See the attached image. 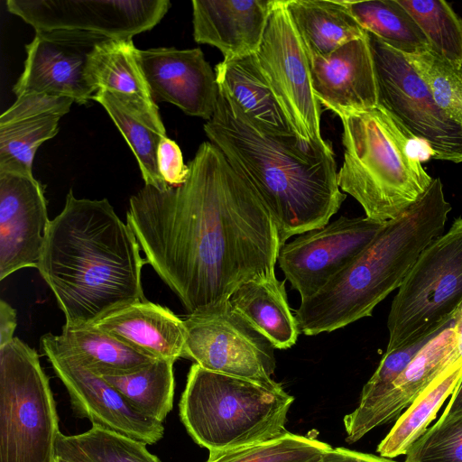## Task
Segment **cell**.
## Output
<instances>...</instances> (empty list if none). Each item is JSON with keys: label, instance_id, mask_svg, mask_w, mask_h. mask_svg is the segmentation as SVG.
Wrapping results in <instances>:
<instances>
[{"label": "cell", "instance_id": "1", "mask_svg": "<svg viewBox=\"0 0 462 462\" xmlns=\"http://www.w3.org/2000/svg\"><path fill=\"white\" fill-rule=\"evenodd\" d=\"M180 186L144 185L126 224L188 315L229 298L243 282L274 274L282 247L269 210L212 143H202Z\"/></svg>", "mask_w": 462, "mask_h": 462}, {"label": "cell", "instance_id": "2", "mask_svg": "<svg viewBox=\"0 0 462 462\" xmlns=\"http://www.w3.org/2000/svg\"><path fill=\"white\" fill-rule=\"evenodd\" d=\"M134 232L106 199H77L72 189L47 228L37 269L65 316V325H94L146 300Z\"/></svg>", "mask_w": 462, "mask_h": 462}, {"label": "cell", "instance_id": "3", "mask_svg": "<svg viewBox=\"0 0 462 462\" xmlns=\"http://www.w3.org/2000/svg\"><path fill=\"white\" fill-rule=\"evenodd\" d=\"M204 131L265 205L282 246L292 236L328 224L346 198L337 184L332 148L317 150L263 134L219 88Z\"/></svg>", "mask_w": 462, "mask_h": 462}, {"label": "cell", "instance_id": "4", "mask_svg": "<svg viewBox=\"0 0 462 462\" xmlns=\"http://www.w3.org/2000/svg\"><path fill=\"white\" fill-rule=\"evenodd\" d=\"M452 207L439 178L399 217L386 221L372 243L314 295L300 300V331L316 336L372 316L398 289L421 252L443 234Z\"/></svg>", "mask_w": 462, "mask_h": 462}, {"label": "cell", "instance_id": "5", "mask_svg": "<svg viewBox=\"0 0 462 462\" xmlns=\"http://www.w3.org/2000/svg\"><path fill=\"white\" fill-rule=\"evenodd\" d=\"M332 112L341 120L345 147L337 184L365 217L386 222L420 200L433 180L421 164L433 156L429 144L378 105Z\"/></svg>", "mask_w": 462, "mask_h": 462}, {"label": "cell", "instance_id": "6", "mask_svg": "<svg viewBox=\"0 0 462 462\" xmlns=\"http://www.w3.org/2000/svg\"><path fill=\"white\" fill-rule=\"evenodd\" d=\"M294 397L282 385L207 370L194 363L180 401L188 433L210 451L232 449L280 437Z\"/></svg>", "mask_w": 462, "mask_h": 462}, {"label": "cell", "instance_id": "7", "mask_svg": "<svg viewBox=\"0 0 462 462\" xmlns=\"http://www.w3.org/2000/svg\"><path fill=\"white\" fill-rule=\"evenodd\" d=\"M59 434L49 377L14 337L0 347V462H53Z\"/></svg>", "mask_w": 462, "mask_h": 462}, {"label": "cell", "instance_id": "8", "mask_svg": "<svg viewBox=\"0 0 462 462\" xmlns=\"http://www.w3.org/2000/svg\"><path fill=\"white\" fill-rule=\"evenodd\" d=\"M462 303V217L421 252L398 288L386 351L439 334Z\"/></svg>", "mask_w": 462, "mask_h": 462}, {"label": "cell", "instance_id": "9", "mask_svg": "<svg viewBox=\"0 0 462 462\" xmlns=\"http://www.w3.org/2000/svg\"><path fill=\"white\" fill-rule=\"evenodd\" d=\"M377 105L411 134L427 143L437 160L462 162V125L436 104L406 56L367 32Z\"/></svg>", "mask_w": 462, "mask_h": 462}, {"label": "cell", "instance_id": "10", "mask_svg": "<svg viewBox=\"0 0 462 462\" xmlns=\"http://www.w3.org/2000/svg\"><path fill=\"white\" fill-rule=\"evenodd\" d=\"M184 358L201 367L278 387L272 375L275 347L236 312L228 299L183 319Z\"/></svg>", "mask_w": 462, "mask_h": 462}, {"label": "cell", "instance_id": "11", "mask_svg": "<svg viewBox=\"0 0 462 462\" xmlns=\"http://www.w3.org/2000/svg\"><path fill=\"white\" fill-rule=\"evenodd\" d=\"M255 57L300 139L313 149H331L321 136V105L314 93L306 49L284 0L276 1Z\"/></svg>", "mask_w": 462, "mask_h": 462}, {"label": "cell", "instance_id": "12", "mask_svg": "<svg viewBox=\"0 0 462 462\" xmlns=\"http://www.w3.org/2000/svg\"><path fill=\"white\" fill-rule=\"evenodd\" d=\"M7 10L35 32L59 31L109 40H131L152 29L169 0H7Z\"/></svg>", "mask_w": 462, "mask_h": 462}, {"label": "cell", "instance_id": "13", "mask_svg": "<svg viewBox=\"0 0 462 462\" xmlns=\"http://www.w3.org/2000/svg\"><path fill=\"white\" fill-rule=\"evenodd\" d=\"M384 224L365 216L339 217L285 243L277 262L301 300L309 298L361 254Z\"/></svg>", "mask_w": 462, "mask_h": 462}, {"label": "cell", "instance_id": "14", "mask_svg": "<svg viewBox=\"0 0 462 462\" xmlns=\"http://www.w3.org/2000/svg\"><path fill=\"white\" fill-rule=\"evenodd\" d=\"M41 346L66 387L79 417L145 445L154 444L163 437L162 422L141 413L104 378L57 349L47 334L42 337Z\"/></svg>", "mask_w": 462, "mask_h": 462}, {"label": "cell", "instance_id": "15", "mask_svg": "<svg viewBox=\"0 0 462 462\" xmlns=\"http://www.w3.org/2000/svg\"><path fill=\"white\" fill-rule=\"evenodd\" d=\"M106 40L79 32H35L25 45L23 70L13 88L16 97L35 94L69 97L78 104L92 100L96 90L88 78V61Z\"/></svg>", "mask_w": 462, "mask_h": 462}, {"label": "cell", "instance_id": "16", "mask_svg": "<svg viewBox=\"0 0 462 462\" xmlns=\"http://www.w3.org/2000/svg\"><path fill=\"white\" fill-rule=\"evenodd\" d=\"M51 220L32 173L0 171V280L38 265Z\"/></svg>", "mask_w": 462, "mask_h": 462}, {"label": "cell", "instance_id": "17", "mask_svg": "<svg viewBox=\"0 0 462 462\" xmlns=\"http://www.w3.org/2000/svg\"><path fill=\"white\" fill-rule=\"evenodd\" d=\"M138 59L153 99L210 120L218 96L216 74L199 48L139 50Z\"/></svg>", "mask_w": 462, "mask_h": 462}, {"label": "cell", "instance_id": "18", "mask_svg": "<svg viewBox=\"0 0 462 462\" xmlns=\"http://www.w3.org/2000/svg\"><path fill=\"white\" fill-rule=\"evenodd\" d=\"M457 360L451 322L423 346L383 396L344 417L346 441L355 443L375 427L393 420Z\"/></svg>", "mask_w": 462, "mask_h": 462}, {"label": "cell", "instance_id": "19", "mask_svg": "<svg viewBox=\"0 0 462 462\" xmlns=\"http://www.w3.org/2000/svg\"><path fill=\"white\" fill-rule=\"evenodd\" d=\"M314 93L328 110H364L377 106V87L368 35L332 53L308 56Z\"/></svg>", "mask_w": 462, "mask_h": 462}, {"label": "cell", "instance_id": "20", "mask_svg": "<svg viewBox=\"0 0 462 462\" xmlns=\"http://www.w3.org/2000/svg\"><path fill=\"white\" fill-rule=\"evenodd\" d=\"M277 0H193V38L224 60L255 54Z\"/></svg>", "mask_w": 462, "mask_h": 462}, {"label": "cell", "instance_id": "21", "mask_svg": "<svg viewBox=\"0 0 462 462\" xmlns=\"http://www.w3.org/2000/svg\"><path fill=\"white\" fill-rule=\"evenodd\" d=\"M74 100L49 95H24L0 116V171L32 173L39 146L54 137L59 121Z\"/></svg>", "mask_w": 462, "mask_h": 462}, {"label": "cell", "instance_id": "22", "mask_svg": "<svg viewBox=\"0 0 462 462\" xmlns=\"http://www.w3.org/2000/svg\"><path fill=\"white\" fill-rule=\"evenodd\" d=\"M215 74L219 89L257 131L278 140L306 144L263 74L255 54L223 60L216 65Z\"/></svg>", "mask_w": 462, "mask_h": 462}, {"label": "cell", "instance_id": "23", "mask_svg": "<svg viewBox=\"0 0 462 462\" xmlns=\"http://www.w3.org/2000/svg\"><path fill=\"white\" fill-rule=\"evenodd\" d=\"M94 325L150 358L175 362L185 356L183 319L147 300L120 309Z\"/></svg>", "mask_w": 462, "mask_h": 462}, {"label": "cell", "instance_id": "24", "mask_svg": "<svg viewBox=\"0 0 462 462\" xmlns=\"http://www.w3.org/2000/svg\"><path fill=\"white\" fill-rule=\"evenodd\" d=\"M133 40H106L89 55L87 74L97 91L105 90L164 126L150 91Z\"/></svg>", "mask_w": 462, "mask_h": 462}, {"label": "cell", "instance_id": "25", "mask_svg": "<svg viewBox=\"0 0 462 462\" xmlns=\"http://www.w3.org/2000/svg\"><path fill=\"white\" fill-rule=\"evenodd\" d=\"M228 302L275 348L287 349L296 343L300 331L288 303L285 280L279 281L275 273L243 282Z\"/></svg>", "mask_w": 462, "mask_h": 462}, {"label": "cell", "instance_id": "26", "mask_svg": "<svg viewBox=\"0 0 462 462\" xmlns=\"http://www.w3.org/2000/svg\"><path fill=\"white\" fill-rule=\"evenodd\" d=\"M308 56L324 57L366 36L344 0H284Z\"/></svg>", "mask_w": 462, "mask_h": 462}, {"label": "cell", "instance_id": "27", "mask_svg": "<svg viewBox=\"0 0 462 462\" xmlns=\"http://www.w3.org/2000/svg\"><path fill=\"white\" fill-rule=\"evenodd\" d=\"M47 336L57 349L99 376L130 374L155 360L136 352L95 325H64L60 335L48 333Z\"/></svg>", "mask_w": 462, "mask_h": 462}, {"label": "cell", "instance_id": "28", "mask_svg": "<svg viewBox=\"0 0 462 462\" xmlns=\"http://www.w3.org/2000/svg\"><path fill=\"white\" fill-rule=\"evenodd\" d=\"M462 379V359L444 370L401 414L380 442L381 457L393 458L406 455L413 443L424 434L430 423Z\"/></svg>", "mask_w": 462, "mask_h": 462}, {"label": "cell", "instance_id": "29", "mask_svg": "<svg viewBox=\"0 0 462 462\" xmlns=\"http://www.w3.org/2000/svg\"><path fill=\"white\" fill-rule=\"evenodd\" d=\"M107 112L133 151L144 185L164 191L170 189L159 173L157 150L161 140L167 136L164 126H160L131 106L107 91L98 90L93 99Z\"/></svg>", "mask_w": 462, "mask_h": 462}, {"label": "cell", "instance_id": "30", "mask_svg": "<svg viewBox=\"0 0 462 462\" xmlns=\"http://www.w3.org/2000/svg\"><path fill=\"white\" fill-rule=\"evenodd\" d=\"M344 2L365 32L393 49L404 55L430 49L427 37L398 0Z\"/></svg>", "mask_w": 462, "mask_h": 462}, {"label": "cell", "instance_id": "31", "mask_svg": "<svg viewBox=\"0 0 462 462\" xmlns=\"http://www.w3.org/2000/svg\"><path fill=\"white\" fill-rule=\"evenodd\" d=\"M174 362L155 359L143 368L122 375H102L141 413L162 422L172 409Z\"/></svg>", "mask_w": 462, "mask_h": 462}, {"label": "cell", "instance_id": "32", "mask_svg": "<svg viewBox=\"0 0 462 462\" xmlns=\"http://www.w3.org/2000/svg\"><path fill=\"white\" fill-rule=\"evenodd\" d=\"M56 455L70 462H161L144 443L97 426L77 435L60 432Z\"/></svg>", "mask_w": 462, "mask_h": 462}, {"label": "cell", "instance_id": "33", "mask_svg": "<svg viewBox=\"0 0 462 462\" xmlns=\"http://www.w3.org/2000/svg\"><path fill=\"white\" fill-rule=\"evenodd\" d=\"M427 37L430 50L462 68V18L443 0H398Z\"/></svg>", "mask_w": 462, "mask_h": 462}, {"label": "cell", "instance_id": "34", "mask_svg": "<svg viewBox=\"0 0 462 462\" xmlns=\"http://www.w3.org/2000/svg\"><path fill=\"white\" fill-rule=\"evenodd\" d=\"M331 448L317 439L288 431L269 440L210 451L207 462H313Z\"/></svg>", "mask_w": 462, "mask_h": 462}, {"label": "cell", "instance_id": "35", "mask_svg": "<svg viewBox=\"0 0 462 462\" xmlns=\"http://www.w3.org/2000/svg\"><path fill=\"white\" fill-rule=\"evenodd\" d=\"M438 106L462 125V68L430 49L405 55Z\"/></svg>", "mask_w": 462, "mask_h": 462}, {"label": "cell", "instance_id": "36", "mask_svg": "<svg viewBox=\"0 0 462 462\" xmlns=\"http://www.w3.org/2000/svg\"><path fill=\"white\" fill-rule=\"evenodd\" d=\"M405 456L403 462H462V415L438 420Z\"/></svg>", "mask_w": 462, "mask_h": 462}, {"label": "cell", "instance_id": "37", "mask_svg": "<svg viewBox=\"0 0 462 462\" xmlns=\"http://www.w3.org/2000/svg\"><path fill=\"white\" fill-rule=\"evenodd\" d=\"M437 335L402 346L383 355L377 369L364 385L357 407H365L383 396L418 353Z\"/></svg>", "mask_w": 462, "mask_h": 462}, {"label": "cell", "instance_id": "38", "mask_svg": "<svg viewBox=\"0 0 462 462\" xmlns=\"http://www.w3.org/2000/svg\"><path fill=\"white\" fill-rule=\"evenodd\" d=\"M157 165L160 175L170 188L182 185L189 176V166L184 163L179 145L167 136L159 143Z\"/></svg>", "mask_w": 462, "mask_h": 462}, {"label": "cell", "instance_id": "39", "mask_svg": "<svg viewBox=\"0 0 462 462\" xmlns=\"http://www.w3.org/2000/svg\"><path fill=\"white\" fill-rule=\"evenodd\" d=\"M313 462H396L391 458L356 452L342 448H331Z\"/></svg>", "mask_w": 462, "mask_h": 462}, {"label": "cell", "instance_id": "40", "mask_svg": "<svg viewBox=\"0 0 462 462\" xmlns=\"http://www.w3.org/2000/svg\"><path fill=\"white\" fill-rule=\"evenodd\" d=\"M16 311L5 300H0V347L11 342L16 328Z\"/></svg>", "mask_w": 462, "mask_h": 462}, {"label": "cell", "instance_id": "41", "mask_svg": "<svg viewBox=\"0 0 462 462\" xmlns=\"http://www.w3.org/2000/svg\"><path fill=\"white\" fill-rule=\"evenodd\" d=\"M462 415V379L455 389L450 401L445 408L439 421L452 420Z\"/></svg>", "mask_w": 462, "mask_h": 462}, {"label": "cell", "instance_id": "42", "mask_svg": "<svg viewBox=\"0 0 462 462\" xmlns=\"http://www.w3.org/2000/svg\"><path fill=\"white\" fill-rule=\"evenodd\" d=\"M452 328L455 336L456 352L458 359H462V303L452 319Z\"/></svg>", "mask_w": 462, "mask_h": 462}, {"label": "cell", "instance_id": "43", "mask_svg": "<svg viewBox=\"0 0 462 462\" xmlns=\"http://www.w3.org/2000/svg\"><path fill=\"white\" fill-rule=\"evenodd\" d=\"M53 462H70V461H69V460L65 459L64 457L55 454Z\"/></svg>", "mask_w": 462, "mask_h": 462}]
</instances>
